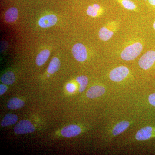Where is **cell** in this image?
<instances>
[{
  "mask_svg": "<svg viewBox=\"0 0 155 155\" xmlns=\"http://www.w3.org/2000/svg\"><path fill=\"white\" fill-rule=\"evenodd\" d=\"M72 54L75 60L79 62L85 61L87 57V53L85 46L80 43L76 44L72 48Z\"/></svg>",
  "mask_w": 155,
  "mask_h": 155,
  "instance_id": "obj_5",
  "label": "cell"
},
{
  "mask_svg": "<svg viewBox=\"0 0 155 155\" xmlns=\"http://www.w3.org/2000/svg\"><path fill=\"white\" fill-rule=\"evenodd\" d=\"M61 66V62L58 58L54 57L50 62L47 71L49 74H53L58 71Z\"/></svg>",
  "mask_w": 155,
  "mask_h": 155,
  "instance_id": "obj_17",
  "label": "cell"
},
{
  "mask_svg": "<svg viewBox=\"0 0 155 155\" xmlns=\"http://www.w3.org/2000/svg\"><path fill=\"white\" fill-rule=\"evenodd\" d=\"M18 120V117L17 115L13 114H8L3 118L1 122V125L2 127H7L10 125H14Z\"/></svg>",
  "mask_w": 155,
  "mask_h": 155,
  "instance_id": "obj_14",
  "label": "cell"
},
{
  "mask_svg": "<svg viewBox=\"0 0 155 155\" xmlns=\"http://www.w3.org/2000/svg\"><path fill=\"white\" fill-rule=\"evenodd\" d=\"M155 62V51L150 50L141 56L138 65L142 69L147 70L152 67Z\"/></svg>",
  "mask_w": 155,
  "mask_h": 155,
  "instance_id": "obj_3",
  "label": "cell"
},
{
  "mask_svg": "<svg viewBox=\"0 0 155 155\" xmlns=\"http://www.w3.org/2000/svg\"><path fill=\"white\" fill-rule=\"evenodd\" d=\"M18 16V11L15 8H11L7 10L5 14L6 21L9 23L14 22L17 20Z\"/></svg>",
  "mask_w": 155,
  "mask_h": 155,
  "instance_id": "obj_12",
  "label": "cell"
},
{
  "mask_svg": "<svg viewBox=\"0 0 155 155\" xmlns=\"http://www.w3.org/2000/svg\"><path fill=\"white\" fill-rule=\"evenodd\" d=\"M129 73V70L125 66H120L111 70L109 77L112 81L120 82L125 79Z\"/></svg>",
  "mask_w": 155,
  "mask_h": 155,
  "instance_id": "obj_4",
  "label": "cell"
},
{
  "mask_svg": "<svg viewBox=\"0 0 155 155\" xmlns=\"http://www.w3.org/2000/svg\"><path fill=\"white\" fill-rule=\"evenodd\" d=\"M104 87L100 85H96L89 89L87 92L86 96L89 98L94 99L103 95L105 93Z\"/></svg>",
  "mask_w": 155,
  "mask_h": 155,
  "instance_id": "obj_9",
  "label": "cell"
},
{
  "mask_svg": "<svg viewBox=\"0 0 155 155\" xmlns=\"http://www.w3.org/2000/svg\"><path fill=\"white\" fill-rule=\"evenodd\" d=\"M8 87L4 84H1L0 85V95H2L7 91Z\"/></svg>",
  "mask_w": 155,
  "mask_h": 155,
  "instance_id": "obj_23",
  "label": "cell"
},
{
  "mask_svg": "<svg viewBox=\"0 0 155 155\" xmlns=\"http://www.w3.org/2000/svg\"><path fill=\"white\" fill-rule=\"evenodd\" d=\"M76 81L79 83V92H82L86 88L88 82V79L87 77L84 75L78 76L76 78Z\"/></svg>",
  "mask_w": 155,
  "mask_h": 155,
  "instance_id": "obj_20",
  "label": "cell"
},
{
  "mask_svg": "<svg viewBox=\"0 0 155 155\" xmlns=\"http://www.w3.org/2000/svg\"><path fill=\"white\" fill-rule=\"evenodd\" d=\"M153 26L154 29L155 30V22H154L153 25Z\"/></svg>",
  "mask_w": 155,
  "mask_h": 155,
  "instance_id": "obj_25",
  "label": "cell"
},
{
  "mask_svg": "<svg viewBox=\"0 0 155 155\" xmlns=\"http://www.w3.org/2000/svg\"><path fill=\"white\" fill-rule=\"evenodd\" d=\"M104 9L98 4H94L92 5L88 6L87 10V14L90 17H97L102 15Z\"/></svg>",
  "mask_w": 155,
  "mask_h": 155,
  "instance_id": "obj_11",
  "label": "cell"
},
{
  "mask_svg": "<svg viewBox=\"0 0 155 155\" xmlns=\"http://www.w3.org/2000/svg\"><path fill=\"white\" fill-rule=\"evenodd\" d=\"M117 1L126 10L136 11L137 8L135 3L130 0H117Z\"/></svg>",
  "mask_w": 155,
  "mask_h": 155,
  "instance_id": "obj_19",
  "label": "cell"
},
{
  "mask_svg": "<svg viewBox=\"0 0 155 155\" xmlns=\"http://www.w3.org/2000/svg\"><path fill=\"white\" fill-rule=\"evenodd\" d=\"M119 28L117 21H112L107 23L101 28L99 31V37L101 40L107 41L112 38Z\"/></svg>",
  "mask_w": 155,
  "mask_h": 155,
  "instance_id": "obj_2",
  "label": "cell"
},
{
  "mask_svg": "<svg viewBox=\"0 0 155 155\" xmlns=\"http://www.w3.org/2000/svg\"><path fill=\"white\" fill-rule=\"evenodd\" d=\"M143 49V45L140 42H136L126 47L121 53L122 60L130 61L138 57Z\"/></svg>",
  "mask_w": 155,
  "mask_h": 155,
  "instance_id": "obj_1",
  "label": "cell"
},
{
  "mask_svg": "<svg viewBox=\"0 0 155 155\" xmlns=\"http://www.w3.org/2000/svg\"><path fill=\"white\" fill-rule=\"evenodd\" d=\"M148 101L150 104L155 107V93L150 95L148 97Z\"/></svg>",
  "mask_w": 155,
  "mask_h": 155,
  "instance_id": "obj_22",
  "label": "cell"
},
{
  "mask_svg": "<svg viewBox=\"0 0 155 155\" xmlns=\"http://www.w3.org/2000/svg\"><path fill=\"white\" fill-rule=\"evenodd\" d=\"M148 2L151 5L155 7V0H148Z\"/></svg>",
  "mask_w": 155,
  "mask_h": 155,
  "instance_id": "obj_24",
  "label": "cell"
},
{
  "mask_svg": "<svg viewBox=\"0 0 155 155\" xmlns=\"http://www.w3.org/2000/svg\"><path fill=\"white\" fill-rule=\"evenodd\" d=\"M1 81L3 84L7 85H11L14 83L15 77L13 72H8L2 75L1 78Z\"/></svg>",
  "mask_w": 155,
  "mask_h": 155,
  "instance_id": "obj_18",
  "label": "cell"
},
{
  "mask_svg": "<svg viewBox=\"0 0 155 155\" xmlns=\"http://www.w3.org/2000/svg\"><path fill=\"white\" fill-rule=\"evenodd\" d=\"M35 127L28 120L20 121L16 125L14 131L17 134H25L32 133L35 130Z\"/></svg>",
  "mask_w": 155,
  "mask_h": 155,
  "instance_id": "obj_6",
  "label": "cell"
},
{
  "mask_svg": "<svg viewBox=\"0 0 155 155\" xmlns=\"http://www.w3.org/2000/svg\"><path fill=\"white\" fill-rule=\"evenodd\" d=\"M152 132V127L150 126H147L137 131L136 134L135 138L139 141L147 140L151 137Z\"/></svg>",
  "mask_w": 155,
  "mask_h": 155,
  "instance_id": "obj_10",
  "label": "cell"
},
{
  "mask_svg": "<svg viewBox=\"0 0 155 155\" xmlns=\"http://www.w3.org/2000/svg\"><path fill=\"white\" fill-rule=\"evenodd\" d=\"M25 103L22 100L17 98H13L9 101L8 103V107L11 110H17L22 108Z\"/></svg>",
  "mask_w": 155,
  "mask_h": 155,
  "instance_id": "obj_16",
  "label": "cell"
},
{
  "mask_svg": "<svg viewBox=\"0 0 155 155\" xmlns=\"http://www.w3.org/2000/svg\"><path fill=\"white\" fill-rule=\"evenodd\" d=\"M66 87H67V89L68 91L71 93L74 92L76 89L75 85L72 83L67 84Z\"/></svg>",
  "mask_w": 155,
  "mask_h": 155,
  "instance_id": "obj_21",
  "label": "cell"
},
{
  "mask_svg": "<svg viewBox=\"0 0 155 155\" xmlns=\"http://www.w3.org/2000/svg\"><path fill=\"white\" fill-rule=\"evenodd\" d=\"M50 55L49 50L45 49L42 51L36 58V64L39 67L42 66L46 63Z\"/></svg>",
  "mask_w": 155,
  "mask_h": 155,
  "instance_id": "obj_13",
  "label": "cell"
},
{
  "mask_svg": "<svg viewBox=\"0 0 155 155\" xmlns=\"http://www.w3.org/2000/svg\"><path fill=\"white\" fill-rule=\"evenodd\" d=\"M130 123L127 121H123L116 124L113 129V134L114 136L119 135L124 132L129 127Z\"/></svg>",
  "mask_w": 155,
  "mask_h": 155,
  "instance_id": "obj_15",
  "label": "cell"
},
{
  "mask_svg": "<svg viewBox=\"0 0 155 155\" xmlns=\"http://www.w3.org/2000/svg\"><path fill=\"white\" fill-rule=\"evenodd\" d=\"M58 20L57 16L54 14L45 15L40 19L38 24L42 28H48L55 25Z\"/></svg>",
  "mask_w": 155,
  "mask_h": 155,
  "instance_id": "obj_8",
  "label": "cell"
},
{
  "mask_svg": "<svg viewBox=\"0 0 155 155\" xmlns=\"http://www.w3.org/2000/svg\"><path fill=\"white\" fill-rule=\"evenodd\" d=\"M81 129L78 125H71L64 127L61 131V134L66 137H72L80 134Z\"/></svg>",
  "mask_w": 155,
  "mask_h": 155,
  "instance_id": "obj_7",
  "label": "cell"
}]
</instances>
